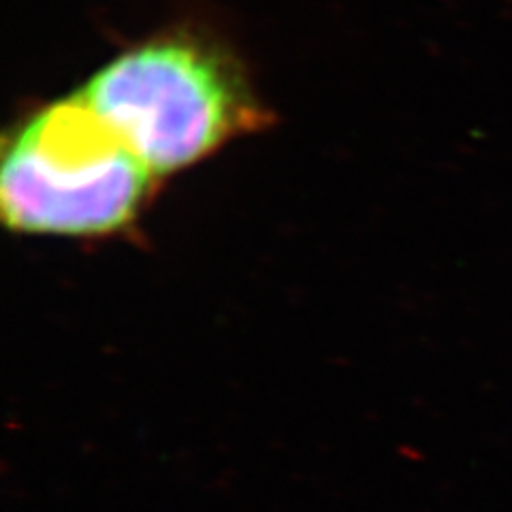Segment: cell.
Here are the masks:
<instances>
[{"instance_id": "7a4b0ae2", "label": "cell", "mask_w": 512, "mask_h": 512, "mask_svg": "<svg viewBox=\"0 0 512 512\" xmlns=\"http://www.w3.org/2000/svg\"><path fill=\"white\" fill-rule=\"evenodd\" d=\"M158 178L77 92L15 124L0 212L15 233L103 237L135 222Z\"/></svg>"}, {"instance_id": "6da1fadb", "label": "cell", "mask_w": 512, "mask_h": 512, "mask_svg": "<svg viewBox=\"0 0 512 512\" xmlns=\"http://www.w3.org/2000/svg\"><path fill=\"white\" fill-rule=\"evenodd\" d=\"M77 94L156 178L201 163L265 122L237 64L192 35H160L131 47Z\"/></svg>"}]
</instances>
